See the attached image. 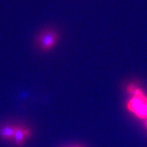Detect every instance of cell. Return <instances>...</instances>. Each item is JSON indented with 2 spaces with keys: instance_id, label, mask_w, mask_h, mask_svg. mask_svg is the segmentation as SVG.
<instances>
[{
  "instance_id": "obj_1",
  "label": "cell",
  "mask_w": 147,
  "mask_h": 147,
  "mask_svg": "<svg viewBox=\"0 0 147 147\" xmlns=\"http://www.w3.org/2000/svg\"><path fill=\"white\" fill-rule=\"evenodd\" d=\"M127 92L132 95L127 103V108L130 113L140 119H147V96L144 91L134 84H129Z\"/></svg>"
},
{
  "instance_id": "obj_5",
  "label": "cell",
  "mask_w": 147,
  "mask_h": 147,
  "mask_svg": "<svg viewBox=\"0 0 147 147\" xmlns=\"http://www.w3.org/2000/svg\"><path fill=\"white\" fill-rule=\"evenodd\" d=\"M146 127H147V119H146Z\"/></svg>"
},
{
  "instance_id": "obj_3",
  "label": "cell",
  "mask_w": 147,
  "mask_h": 147,
  "mask_svg": "<svg viewBox=\"0 0 147 147\" xmlns=\"http://www.w3.org/2000/svg\"><path fill=\"white\" fill-rule=\"evenodd\" d=\"M32 131L28 128L16 125L13 138L14 143L17 146H22L27 139L32 136Z\"/></svg>"
},
{
  "instance_id": "obj_4",
  "label": "cell",
  "mask_w": 147,
  "mask_h": 147,
  "mask_svg": "<svg viewBox=\"0 0 147 147\" xmlns=\"http://www.w3.org/2000/svg\"><path fill=\"white\" fill-rule=\"evenodd\" d=\"M16 125H5L0 128V137L5 140H13Z\"/></svg>"
},
{
  "instance_id": "obj_2",
  "label": "cell",
  "mask_w": 147,
  "mask_h": 147,
  "mask_svg": "<svg viewBox=\"0 0 147 147\" xmlns=\"http://www.w3.org/2000/svg\"><path fill=\"white\" fill-rule=\"evenodd\" d=\"M59 40L57 32L52 29H47L39 34L37 38L38 47L43 52H48L54 48Z\"/></svg>"
}]
</instances>
